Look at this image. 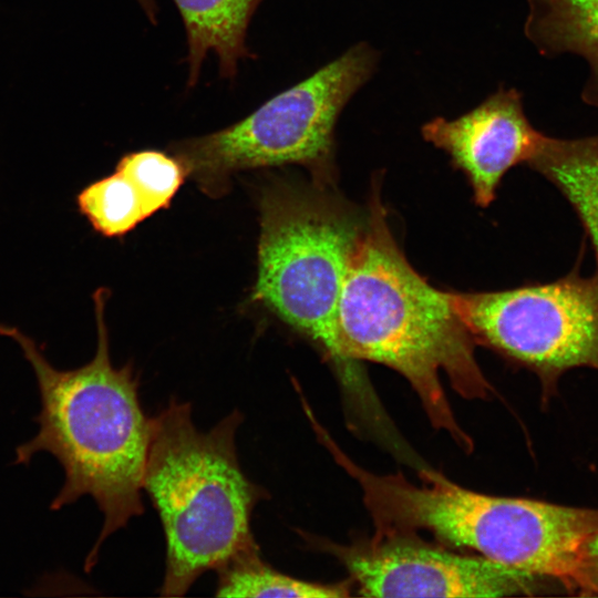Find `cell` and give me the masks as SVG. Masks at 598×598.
Masks as SVG:
<instances>
[{
	"label": "cell",
	"mask_w": 598,
	"mask_h": 598,
	"mask_svg": "<svg viewBox=\"0 0 598 598\" xmlns=\"http://www.w3.org/2000/svg\"><path fill=\"white\" fill-rule=\"evenodd\" d=\"M340 369L353 362L383 364L416 393L435 430L465 452L472 437L460 425L443 377L466 400H487L494 388L483 373L473 337L456 313L450 292L431 286L398 246L378 194L353 250L338 307Z\"/></svg>",
	"instance_id": "obj_1"
},
{
	"label": "cell",
	"mask_w": 598,
	"mask_h": 598,
	"mask_svg": "<svg viewBox=\"0 0 598 598\" xmlns=\"http://www.w3.org/2000/svg\"><path fill=\"white\" fill-rule=\"evenodd\" d=\"M109 290L93 293L97 328L94 357L82 367L60 370L42 348L17 327L0 323V334L13 340L30 363L41 409L38 433L16 448L14 464H29L40 452L53 455L64 482L50 508L90 495L103 514V525L84 560L89 573L103 543L142 515L143 478L151 440V417L138 398V378L130 364L116 368L110 357L105 306Z\"/></svg>",
	"instance_id": "obj_2"
},
{
	"label": "cell",
	"mask_w": 598,
	"mask_h": 598,
	"mask_svg": "<svg viewBox=\"0 0 598 598\" xmlns=\"http://www.w3.org/2000/svg\"><path fill=\"white\" fill-rule=\"evenodd\" d=\"M241 421L233 411L200 431L190 404L175 399L151 417L143 491L166 539L162 596H184L204 573L259 550L250 519L267 492L241 470L235 440Z\"/></svg>",
	"instance_id": "obj_3"
},
{
	"label": "cell",
	"mask_w": 598,
	"mask_h": 598,
	"mask_svg": "<svg viewBox=\"0 0 598 598\" xmlns=\"http://www.w3.org/2000/svg\"><path fill=\"white\" fill-rule=\"evenodd\" d=\"M331 452L360 488L374 529L425 530L568 590L580 549L598 532V509L483 494L427 468L414 483L402 472H371L337 445Z\"/></svg>",
	"instance_id": "obj_4"
},
{
	"label": "cell",
	"mask_w": 598,
	"mask_h": 598,
	"mask_svg": "<svg viewBox=\"0 0 598 598\" xmlns=\"http://www.w3.org/2000/svg\"><path fill=\"white\" fill-rule=\"evenodd\" d=\"M326 185L280 183L264 190L252 299L313 342L339 370V300L368 214Z\"/></svg>",
	"instance_id": "obj_5"
},
{
	"label": "cell",
	"mask_w": 598,
	"mask_h": 598,
	"mask_svg": "<svg viewBox=\"0 0 598 598\" xmlns=\"http://www.w3.org/2000/svg\"><path fill=\"white\" fill-rule=\"evenodd\" d=\"M379 53L359 42L315 73L272 96L245 118L171 146L188 175L219 189L238 171L301 165L331 182L334 131L351 97L377 70Z\"/></svg>",
	"instance_id": "obj_6"
},
{
	"label": "cell",
	"mask_w": 598,
	"mask_h": 598,
	"mask_svg": "<svg viewBox=\"0 0 598 598\" xmlns=\"http://www.w3.org/2000/svg\"><path fill=\"white\" fill-rule=\"evenodd\" d=\"M476 343L536 372L544 382L598 370V270L503 291L450 292Z\"/></svg>",
	"instance_id": "obj_7"
},
{
	"label": "cell",
	"mask_w": 598,
	"mask_h": 598,
	"mask_svg": "<svg viewBox=\"0 0 598 598\" xmlns=\"http://www.w3.org/2000/svg\"><path fill=\"white\" fill-rule=\"evenodd\" d=\"M308 540L347 568L363 597H502L532 592L536 580L481 555L430 543L413 530L374 529L349 544Z\"/></svg>",
	"instance_id": "obj_8"
},
{
	"label": "cell",
	"mask_w": 598,
	"mask_h": 598,
	"mask_svg": "<svg viewBox=\"0 0 598 598\" xmlns=\"http://www.w3.org/2000/svg\"><path fill=\"white\" fill-rule=\"evenodd\" d=\"M421 131L464 173L481 207L495 199L513 166L527 162L542 133L529 123L522 94L503 86L467 113L454 120L435 117Z\"/></svg>",
	"instance_id": "obj_9"
},
{
	"label": "cell",
	"mask_w": 598,
	"mask_h": 598,
	"mask_svg": "<svg viewBox=\"0 0 598 598\" xmlns=\"http://www.w3.org/2000/svg\"><path fill=\"white\" fill-rule=\"evenodd\" d=\"M186 31L188 86H195L209 52L218 59L221 78L233 79L243 59L250 20L262 0H173Z\"/></svg>",
	"instance_id": "obj_10"
},
{
	"label": "cell",
	"mask_w": 598,
	"mask_h": 598,
	"mask_svg": "<svg viewBox=\"0 0 598 598\" xmlns=\"http://www.w3.org/2000/svg\"><path fill=\"white\" fill-rule=\"evenodd\" d=\"M525 34L544 55L573 53L590 75L582 97L598 107V0H528Z\"/></svg>",
	"instance_id": "obj_11"
},
{
	"label": "cell",
	"mask_w": 598,
	"mask_h": 598,
	"mask_svg": "<svg viewBox=\"0 0 598 598\" xmlns=\"http://www.w3.org/2000/svg\"><path fill=\"white\" fill-rule=\"evenodd\" d=\"M526 164L553 183L573 206L598 265V134L566 140L540 133Z\"/></svg>",
	"instance_id": "obj_12"
},
{
	"label": "cell",
	"mask_w": 598,
	"mask_h": 598,
	"mask_svg": "<svg viewBox=\"0 0 598 598\" xmlns=\"http://www.w3.org/2000/svg\"><path fill=\"white\" fill-rule=\"evenodd\" d=\"M217 573V597L341 598L354 587L350 578L321 584L288 576L265 563L259 550L236 557Z\"/></svg>",
	"instance_id": "obj_13"
},
{
	"label": "cell",
	"mask_w": 598,
	"mask_h": 598,
	"mask_svg": "<svg viewBox=\"0 0 598 598\" xmlns=\"http://www.w3.org/2000/svg\"><path fill=\"white\" fill-rule=\"evenodd\" d=\"M80 213L96 233L122 237L146 219L133 183L118 171L86 185L76 196Z\"/></svg>",
	"instance_id": "obj_14"
},
{
	"label": "cell",
	"mask_w": 598,
	"mask_h": 598,
	"mask_svg": "<svg viewBox=\"0 0 598 598\" xmlns=\"http://www.w3.org/2000/svg\"><path fill=\"white\" fill-rule=\"evenodd\" d=\"M115 171L136 188L146 218L167 208L188 176L178 157L157 150H141L123 155Z\"/></svg>",
	"instance_id": "obj_15"
},
{
	"label": "cell",
	"mask_w": 598,
	"mask_h": 598,
	"mask_svg": "<svg viewBox=\"0 0 598 598\" xmlns=\"http://www.w3.org/2000/svg\"><path fill=\"white\" fill-rule=\"evenodd\" d=\"M570 590L580 596H598V532L580 549Z\"/></svg>",
	"instance_id": "obj_16"
},
{
	"label": "cell",
	"mask_w": 598,
	"mask_h": 598,
	"mask_svg": "<svg viewBox=\"0 0 598 598\" xmlns=\"http://www.w3.org/2000/svg\"><path fill=\"white\" fill-rule=\"evenodd\" d=\"M152 22L156 21L157 7L155 0H136Z\"/></svg>",
	"instance_id": "obj_17"
}]
</instances>
